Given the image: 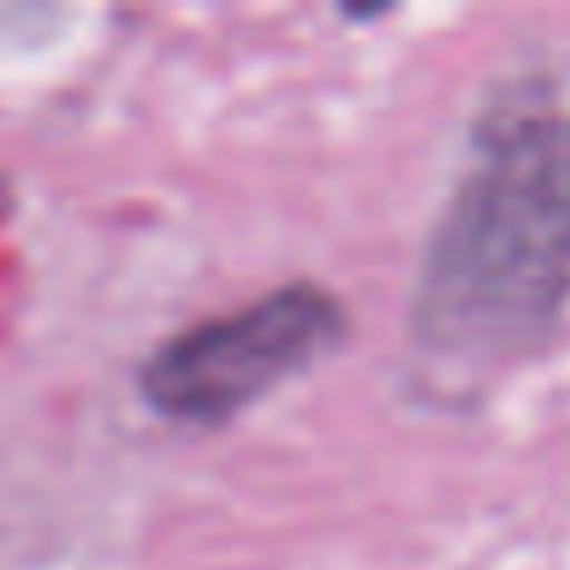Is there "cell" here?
Listing matches in <instances>:
<instances>
[{
	"mask_svg": "<svg viewBox=\"0 0 570 570\" xmlns=\"http://www.w3.org/2000/svg\"><path fill=\"white\" fill-rule=\"evenodd\" d=\"M345 335V311L325 285L291 281L230 315L186 325L140 365V395L170 421L220 425L311 371Z\"/></svg>",
	"mask_w": 570,
	"mask_h": 570,
	"instance_id": "obj_2",
	"label": "cell"
},
{
	"mask_svg": "<svg viewBox=\"0 0 570 570\" xmlns=\"http://www.w3.org/2000/svg\"><path fill=\"white\" fill-rule=\"evenodd\" d=\"M570 301V120L525 116L485 136L425 250L415 335L445 355L535 345Z\"/></svg>",
	"mask_w": 570,
	"mask_h": 570,
	"instance_id": "obj_1",
	"label": "cell"
}]
</instances>
